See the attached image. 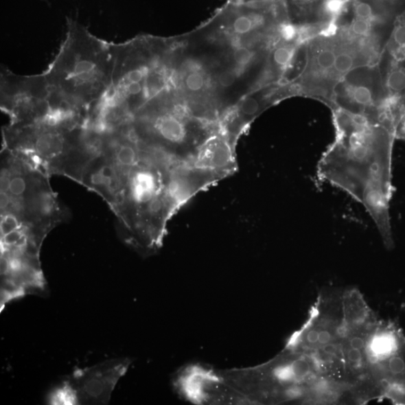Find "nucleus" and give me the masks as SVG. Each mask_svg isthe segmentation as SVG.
<instances>
[{"mask_svg":"<svg viewBox=\"0 0 405 405\" xmlns=\"http://www.w3.org/2000/svg\"><path fill=\"white\" fill-rule=\"evenodd\" d=\"M330 110L335 140L319 162L318 179L359 202L375 223L386 247L392 249L394 130L336 107Z\"/></svg>","mask_w":405,"mask_h":405,"instance_id":"1","label":"nucleus"},{"mask_svg":"<svg viewBox=\"0 0 405 405\" xmlns=\"http://www.w3.org/2000/svg\"><path fill=\"white\" fill-rule=\"evenodd\" d=\"M140 151L107 147L112 178L107 200L121 224V238L143 256L163 244L167 225L178 212L171 192L173 161L141 142Z\"/></svg>","mask_w":405,"mask_h":405,"instance_id":"2","label":"nucleus"},{"mask_svg":"<svg viewBox=\"0 0 405 405\" xmlns=\"http://www.w3.org/2000/svg\"><path fill=\"white\" fill-rule=\"evenodd\" d=\"M113 46L69 20L59 52L43 73L51 93L90 117L111 85Z\"/></svg>","mask_w":405,"mask_h":405,"instance_id":"3","label":"nucleus"},{"mask_svg":"<svg viewBox=\"0 0 405 405\" xmlns=\"http://www.w3.org/2000/svg\"><path fill=\"white\" fill-rule=\"evenodd\" d=\"M334 107L382 124L394 130L378 63L356 68L340 79L334 89L333 102L329 106Z\"/></svg>","mask_w":405,"mask_h":405,"instance_id":"4","label":"nucleus"},{"mask_svg":"<svg viewBox=\"0 0 405 405\" xmlns=\"http://www.w3.org/2000/svg\"><path fill=\"white\" fill-rule=\"evenodd\" d=\"M336 55L337 36L332 23L305 43L304 67L294 84L299 95L329 106L338 83L334 76Z\"/></svg>","mask_w":405,"mask_h":405,"instance_id":"5","label":"nucleus"},{"mask_svg":"<svg viewBox=\"0 0 405 405\" xmlns=\"http://www.w3.org/2000/svg\"><path fill=\"white\" fill-rule=\"evenodd\" d=\"M132 362L129 359L103 362L77 369L50 395L51 404H105Z\"/></svg>","mask_w":405,"mask_h":405,"instance_id":"6","label":"nucleus"},{"mask_svg":"<svg viewBox=\"0 0 405 405\" xmlns=\"http://www.w3.org/2000/svg\"><path fill=\"white\" fill-rule=\"evenodd\" d=\"M51 90L42 75L21 76L1 70V109L9 125H24L44 119L51 111Z\"/></svg>","mask_w":405,"mask_h":405,"instance_id":"7","label":"nucleus"},{"mask_svg":"<svg viewBox=\"0 0 405 405\" xmlns=\"http://www.w3.org/2000/svg\"><path fill=\"white\" fill-rule=\"evenodd\" d=\"M178 395L198 405L248 404L228 382L222 370L202 364H190L178 371L173 379Z\"/></svg>","mask_w":405,"mask_h":405,"instance_id":"8","label":"nucleus"},{"mask_svg":"<svg viewBox=\"0 0 405 405\" xmlns=\"http://www.w3.org/2000/svg\"><path fill=\"white\" fill-rule=\"evenodd\" d=\"M394 128L405 113V32L391 36L378 62Z\"/></svg>","mask_w":405,"mask_h":405,"instance_id":"9","label":"nucleus"},{"mask_svg":"<svg viewBox=\"0 0 405 405\" xmlns=\"http://www.w3.org/2000/svg\"><path fill=\"white\" fill-rule=\"evenodd\" d=\"M277 36L278 43L274 45L270 58L273 68L280 76L292 67L299 50L308 40H286L279 38L277 34Z\"/></svg>","mask_w":405,"mask_h":405,"instance_id":"10","label":"nucleus"},{"mask_svg":"<svg viewBox=\"0 0 405 405\" xmlns=\"http://www.w3.org/2000/svg\"><path fill=\"white\" fill-rule=\"evenodd\" d=\"M266 106V103L255 96H248L243 100L239 106L238 113L242 119L249 121L256 117Z\"/></svg>","mask_w":405,"mask_h":405,"instance_id":"11","label":"nucleus"},{"mask_svg":"<svg viewBox=\"0 0 405 405\" xmlns=\"http://www.w3.org/2000/svg\"><path fill=\"white\" fill-rule=\"evenodd\" d=\"M256 58V52L247 47H238L234 50L233 60L237 69H246Z\"/></svg>","mask_w":405,"mask_h":405,"instance_id":"12","label":"nucleus"},{"mask_svg":"<svg viewBox=\"0 0 405 405\" xmlns=\"http://www.w3.org/2000/svg\"><path fill=\"white\" fill-rule=\"evenodd\" d=\"M189 73L185 79V86L192 93L200 92L206 86V77L198 68L188 70Z\"/></svg>","mask_w":405,"mask_h":405,"instance_id":"13","label":"nucleus"},{"mask_svg":"<svg viewBox=\"0 0 405 405\" xmlns=\"http://www.w3.org/2000/svg\"><path fill=\"white\" fill-rule=\"evenodd\" d=\"M238 75L237 71H222L217 76L218 83L223 88L231 87L236 82Z\"/></svg>","mask_w":405,"mask_h":405,"instance_id":"14","label":"nucleus"},{"mask_svg":"<svg viewBox=\"0 0 405 405\" xmlns=\"http://www.w3.org/2000/svg\"><path fill=\"white\" fill-rule=\"evenodd\" d=\"M348 359L351 362H358L362 360V354L360 349L356 348H351L347 353Z\"/></svg>","mask_w":405,"mask_h":405,"instance_id":"15","label":"nucleus"},{"mask_svg":"<svg viewBox=\"0 0 405 405\" xmlns=\"http://www.w3.org/2000/svg\"><path fill=\"white\" fill-rule=\"evenodd\" d=\"M319 333L316 329H312L308 333L306 336L307 342L310 344H314L319 342Z\"/></svg>","mask_w":405,"mask_h":405,"instance_id":"16","label":"nucleus"},{"mask_svg":"<svg viewBox=\"0 0 405 405\" xmlns=\"http://www.w3.org/2000/svg\"><path fill=\"white\" fill-rule=\"evenodd\" d=\"M331 335L327 330H323L319 333V343L321 345H326L330 341Z\"/></svg>","mask_w":405,"mask_h":405,"instance_id":"17","label":"nucleus"},{"mask_svg":"<svg viewBox=\"0 0 405 405\" xmlns=\"http://www.w3.org/2000/svg\"><path fill=\"white\" fill-rule=\"evenodd\" d=\"M350 345L352 348L360 350L364 347V342L360 337H354L351 340Z\"/></svg>","mask_w":405,"mask_h":405,"instance_id":"18","label":"nucleus"},{"mask_svg":"<svg viewBox=\"0 0 405 405\" xmlns=\"http://www.w3.org/2000/svg\"><path fill=\"white\" fill-rule=\"evenodd\" d=\"M336 351V347L334 345H327L323 347V351L327 354H334Z\"/></svg>","mask_w":405,"mask_h":405,"instance_id":"19","label":"nucleus"}]
</instances>
